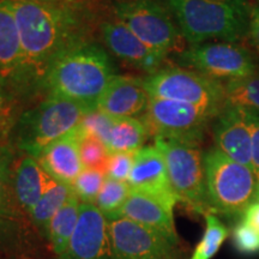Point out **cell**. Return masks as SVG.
<instances>
[{"mask_svg": "<svg viewBox=\"0 0 259 259\" xmlns=\"http://www.w3.org/2000/svg\"><path fill=\"white\" fill-rule=\"evenodd\" d=\"M17 22L22 51V101L42 93L52 65L67 51L92 41V4L8 0Z\"/></svg>", "mask_w": 259, "mask_h": 259, "instance_id": "obj_1", "label": "cell"}, {"mask_svg": "<svg viewBox=\"0 0 259 259\" xmlns=\"http://www.w3.org/2000/svg\"><path fill=\"white\" fill-rule=\"evenodd\" d=\"M114 76L107 52L88 41L67 51L52 65L42 93L96 109L100 97Z\"/></svg>", "mask_w": 259, "mask_h": 259, "instance_id": "obj_2", "label": "cell"}, {"mask_svg": "<svg viewBox=\"0 0 259 259\" xmlns=\"http://www.w3.org/2000/svg\"><path fill=\"white\" fill-rule=\"evenodd\" d=\"M190 46L206 42H234L246 37L247 0H162Z\"/></svg>", "mask_w": 259, "mask_h": 259, "instance_id": "obj_3", "label": "cell"}, {"mask_svg": "<svg viewBox=\"0 0 259 259\" xmlns=\"http://www.w3.org/2000/svg\"><path fill=\"white\" fill-rule=\"evenodd\" d=\"M92 111L69 100L46 96L38 105L21 113L12 132L11 147L37 158L45 148L79 126Z\"/></svg>", "mask_w": 259, "mask_h": 259, "instance_id": "obj_4", "label": "cell"}, {"mask_svg": "<svg viewBox=\"0 0 259 259\" xmlns=\"http://www.w3.org/2000/svg\"><path fill=\"white\" fill-rule=\"evenodd\" d=\"M204 169L211 212L239 216L255 200L259 180L250 167L238 163L213 147L204 153Z\"/></svg>", "mask_w": 259, "mask_h": 259, "instance_id": "obj_5", "label": "cell"}, {"mask_svg": "<svg viewBox=\"0 0 259 259\" xmlns=\"http://www.w3.org/2000/svg\"><path fill=\"white\" fill-rule=\"evenodd\" d=\"M112 11L153 50L167 57L185 50V38L162 0H112Z\"/></svg>", "mask_w": 259, "mask_h": 259, "instance_id": "obj_6", "label": "cell"}, {"mask_svg": "<svg viewBox=\"0 0 259 259\" xmlns=\"http://www.w3.org/2000/svg\"><path fill=\"white\" fill-rule=\"evenodd\" d=\"M222 108L150 97L141 119L154 139H171L199 145L209 125Z\"/></svg>", "mask_w": 259, "mask_h": 259, "instance_id": "obj_7", "label": "cell"}, {"mask_svg": "<svg viewBox=\"0 0 259 259\" xmlns=\"http://www.w3.org/2000/svg\"><path fill=\"white\" fill-rule=\"evenodd\" d=\"M166 160L171 189L178 202L199 213L211 212L206 196L204 153L198 144L171 139H155Z\"/></svg>", "mask_w": 259, "mask_h": 259, "instance_id": "obj_8", "label": "cell"}, {"mask_svg": "<svg viewBox=\"0 0 259 259\" xmlns=\"http://www.w3.org/2000/svg\"><path fill=\"white\" fill-rule=\"evenodd\" d=\"M143 84L151 99L200 106H226L223 83L186 67H162L143 78Z\"/></svg>", "mask_w": 259, "mask_h": 259, "instance_id": "obj_9", "label": "cell"}, {"mask_svg": "<svg viewBox=\"0 0 259 259\" xmlns=\"http://www.w3.org/2000/svg\"><path fill=\"white\" fill-rule=\"evenodd\" d=\"M181 67L197 71L221 83L241 79L258 69L253 53L234 42H206L177 54Z\"/></svg>", "mask_w": 259, "mask_h": 259, "instance_id": "obj_10", "label": "cell"}, {"mask_svg": "<svg viewBox=\"0 0 259 259\" xmlns=\"http://www.w3.org/2000/svg\"><path fill=\"white\" fill-rule=\"evenodd\" d=\"M114 259H173L176 245L125 218L107 219Z\"/></svg>", "mask_w": 259, "mask_h": 259, "instance_id": "obj_11", "label": "cell"}, {"mask_svg": "<svg viewBox=\"0 0 259 259\" xmlns=\"http://www.w3.org/2000/svg\"><path fill=\"white\" fill-rule=\"evenodd\" d=\"M127 184L134 192L151 197L174 211L178 198L171 189L163 154L155 144L136 151Z\"/></svg>", "mask_w": 259, "mask_h": 259, "instance_id": "obj_12", "label": "cell"}, {"mask_svg": "<svg viewBox=\"0 0 259 259\" xmlns=\"http://www.w3.org/2000/svg\"><path fill=\"white\" fill-rule=\"evenodd\" d=\"M99 28L105 46L124 63L148 76L162 69L167 56L145 45L114 16L102 21Z\"/></svg>", "mask_w": 259, "mask_h": 259, "instance_id": "obj_13", "label": "cell"}, {"mask_svg": "<svg viewBox=\"0 0 259 259\" xmlns=\"http://www.w3.org/2000/svg\"><path fill=\"white\" fill-rule=\"evenodd\" d=\"M58 259H114L108 222L94 204L80 203L78 225L67 248Z\"/></svg>", "mask_w": 259, "mask_h": 259, "instance_id": "obj_14", "label": "cell"}, {"mask_svg": "<svg viewBox=\"0 0 259 259\" xmlns=\"http://www.w3.org/2000/svg\"><path fill=\"white\" fill-rule=\"evenodd\" d=\"M212 131L215 148L251 168V128L244 109L226 105L213 120Z\"/></svg>", "mask_w": 259, "mask_h": 259, "instance_id": "obj_15", "label": "cell"}, {"mask_svg": "<svg viewBox=\"0 0 259 259\" xmlns=\"http://www.w3.org/2000/svg\"><path fill=\"white\" fill-rule=\"evenodd\" d=\"M143 79L115 74L96 105L97 111L114 118H139L149 103Z\"/></svg>", "mask_w": 259, "mask_h": 259, "instance_id": "obj_16", "label": "cell"}, {"mask_svg": "<svg viewBox=\"0 0 259 259\" xmlns=\"http://www.w3.org/2000/svg\"><path fill=\"white\" fill-rule=\"evenodd\" d=\"M0 83L22 102L21 41L8 0H0Z\"/></svg>", "mask_w": 259, "mask_h": 259, "instance_id": "obj_17", "label": "cell"}, {"mask_svg": "<svg viewBox=\"0 0 259 259\" xmlns=\"http://www.w3.org/2000/svg\"><path fill=\"white\" fill-rule=\"evenodd\" d=\"M79 141L80 130L79 126H77L69 134L44 149L38 155L37 161L48 176L66 185H72L83 170Z\"/></svg>", "mask_w": 259, "mask_h": 259, "instance_id": "obj_18", "label": "cell"}, {"mask_svg": "<svg viewBox=\"0 0 259 259\" xmlns=\"http://www.w3.org/2000/svg\"><path fill=\"white\" fill-rule=\"evenodd\" d=\"M118 216L131 220L158 233L173 245L177 246L179 242L174 226L173 210L168 209L151 197L131 191L124 206L115 218Z\"/></svg>", "mask_w": 259, "mask_h": 259, "instance_id": "obj_19", "label": "cell"}, {"mask_svg": "<svg viewBox=\"0 0 259 259\" xmlns=\"http://www.w3.org/2000/svg\"><path fill=\"white\" fill-rule=\"evenodd\" d=\"M50 180L51 177L45 171L37 158L25 154L15 157L12 163V184L19 206L29 219Z\"/></svg>", "mask_w": 259, "mask_h": 259, "instance_id": "obj_20", "label": "cell"}, {"mask_svg": "<svg viewBox=\"0 0 259 259\" xmlns=\"http://www.w3.org/2000/svg\"><path fill=\"white\" fill-rule=\"evenodd\" d=\"M150 137L147 126L141 118H114L107 132L103 144L111 154L136 153L144 147L145 141Z\"/></svg>", "mask_w": 259, "mask_h": 259, "instance_id": "obj_21", "label": "cell"}, {"mask_svg": "<svg viewBox=\"0 0 259 259\" xmlns=\"http://www.w3.org/2000/svg\"><path fill=\"white\" fill-rule=\"evenodd\" d=\"M72 194L73 191L70 185L51 178L44 194L30 213L32 226L41 232L42 235L46 236L52 219L63 208Z\"/></svg>", "mask_w": 259, "mask_h": 259, "instance_id": "obj_22", "label": "cell"}, {"mask_svg": "<svg viewBox=\"0 0 259 259\" xmlns=\"http://www.w3.org/2000/svg\"><path fill=\"white\" fill-rule=\"evenodd\" d=\"M80 200L72 194L64 206L56 213L48 226L46 238L57 255L63 254L69 246L79 220Z\"/></svg>", "mask_w": 259, "mask_h": 259, "instance_id": "obj_23", "label": "cell"}, {"mask_svg": "<svg viewBox=\"0 0 259 259\" xmlns=\"http://www.w3.org/2000/svg\"><path fill=\"white\" fill-rule=\"evenodd\" d=\"M15 160V149L0 147V215L28 223L30 219L21 209L16 198L12 184V163Z\"/></svg>", "mask_w": 259, "mask_h": 259, "instance_id": "obj_24", "label": "cell"}, {"mask_svg": "<svg viewBox=\"0 0 259 259\" xmlns=\"http://www.w3.org/2000/svg\"><path fill=\"white\" fill-rule=\"evenodd\" d=\"M227 106L259 114V67L250 76L223 83Z\"/></svg>", "mask_w": 259, "mask_h": 259, "instance_id": "obj_25", "label": "cell"}, {"mask_svg": "<svg viewBox=\"0 0 259 259\" xmlns=\"http://www.w3.org/2000/svg\"><path fill=\"white\" fill-rule=\"evenodd\" d=\"M205 231L196 246L191 259H211L218 253L223 242L228 238V228L223 225L218 215L213 212L205 213Z\"/></svg>", "mask_w": 259, "mask_h": 259, "instance_id": "obj_26", "label": "cell"}, {"mask_svg": "<svg viewBox=\"0 0 259 259\" xmlns=\"http://www.w3.org/2000/svg\"><path fill=\"white\" fill-rule=\"evenodd\" d=\"M131 192L126 181H118L106 178L101 191L97 194L94 205L101 211L106 219L115 218Z\"/></svg>", "mask_w": 259, "mask_h": 259, "instance_id": "obj_27", "label": "cell"}, {"mask_svg": "<svg viewBox=\"0 0 259 259\" xmlns=\"http://www.w3.org/2000/svg\"><path fill=\"white\" fill-rule=\"evenodd\" d=\"M79 154L83 168L100 170L107 176V166H108L111 153L103 142L95 135L88 134L80 127Z\"/></svg>", "mask_w": 259, "mask_h": 259, "instance_id": "obj_28", "label": "cell"}, {"mask_svg": "<svg viewBox=\"0 0 259 259\" xmlns=\"http://www.w3.org/2000/svg\"><path fill=\"white\" fill-rule=\"evenodd\" d=\"M21 101L0 83V147H11L12 132L19 115Z\"/></svg>", "mask_w": 259, "mask_h": 259, "instance_id": "obj_29", "label": "cell"}, {"mask_svg": "<svg viewBox=\"0 0 259 259\" xmlns=\"http://www.w3.org/2000/svg\"><path fill=\"white\" fill-rule=\"evenodd\" d=\"M28 223L0 215V255L17 254L25 248Z\"/></svg>", "mask_w": 259, "mask_h": 259, "instance_id": "obj_30", "label": "cell"}, {"mask_svg": "<svg viewBox=\"0 0 259 259\" xmlns=\"http://www.w3.org/2000/svg\"><path fill=\"white\" fill-rule=\"evenodd\" d=\"M107 176L100 170L83 168L79 176L71 185L73 193L80 200V203L94 204L97 194L101 191Z\"/></svg>", "mask_w": 259, "mask_h": 259, "instance_id": "obj_31", "label": "cell"}, {"mask_svg": "<svg viewBox=\"0 0 259 259\" xmlns=\"http://www.w3.org/2000/svg\"><path fill=\"white\" fill-rule=\"evenodd\" d=\"M233 244L240 253L254 254L259 252V232L241 222L233 231Z\"/></svg>", "mask_w": 259, "mask_h": 259, "instance_id": "obj_32", "label": "cell"}, {"mask_svg": "<svg viewBox=\"0 0 259 259\" xmlns=\"http://www.w3.org/2000/svg\"><path fill=\"white\" fill-rule=\"evenodd\" d=\"M135 153H113L107 166V178L118 181H126L134 167Z\"/></svg>", "mask_w": 259, "mask_h": 259, "instance_id": "obj_33", "label": "cell"}, {"mask_svg": "<svg viewBox=\"0 0 259 259\" xmlns=\"http://www.w3.org/2000/svg\"><path fill=\"white\" fill-rule=\"evenodd\" d=\"M244 111L251 128V168L259 180V114Z\"/></svg>", "mask_w": 259, "mask_h": 259, "instance_id": "obj_34", "label": "cell"}, {"mask_svg": "<svg viewBox=\"0 0 259 259\" xmlns=\"http://www.w3.org/2000/svg\"><path fill=\"white\" fill-rule=\"evenodd\" d=\"M246 37L250 42L251 50L253 51L252 53H254L259 58V0L252 5L250 4L248 29Z\"/></svg>", "mask_w": 259, "mask_h": 259, "instance_id": "obj_35", "label": "cell"}, {"mask_svg": "<svg viewBox=\"0 0 259 259\" xmlns=\"http://www.w3.org/2000/svg\"><path fill=\"white\" fill-rule=\"evenodd\" d=\"M242 222L259 232V200L250 204L245 210V212L242 213Z\"/></svg>", "mask_w": 259, "mask_h": 259, "instance_id": "obj_36", "label": "cell"}, {"mask_svg": "<svg viewBox=\"0 0 259 259\" xmlns=\"http://www.w3.org/2000/svg\"><path fill=\"white\" fill-rule=\"evenodd\" d=\"M34 2L53 3V4H71V5H79V4H92L93 0H34Z\"/></svg>", "mask_w": 259, "mask_h": 259, "instance_id": "obj_37", "label": "cell"}, {"mask_svg": "<svg viewBox=\"0 0 259 259\" xmlns=\"http://www.w3.org/2000/svg\"><path fill=\"white\" fill-rule=\"evenodd\" d=\"M255 200H259V183H258V187H257V194H255Z\"/></svg>", "mask_w": 259, "mask_h": 259, "instance_id": "obj_38", "label": "cell"}]
</instances>
